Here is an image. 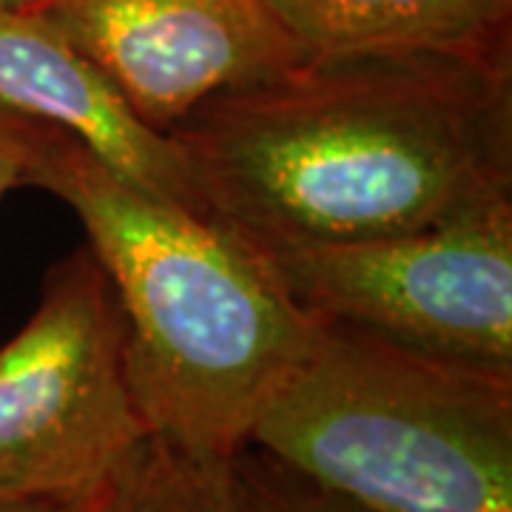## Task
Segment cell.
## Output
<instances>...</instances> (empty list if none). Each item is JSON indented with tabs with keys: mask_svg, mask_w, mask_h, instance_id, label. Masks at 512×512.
<instances>
[{
	"mask_svg": "<svg viewBox=\"0 0 512 512\" xmlns=\"http://www.w3.org/2000/svg\"><path fill=\"white\" fill-rule=\"evenodd\" d=\"M231 470L245 512H379L333 493L251 444L231 458Z\"/></svg>",
	"mask_w": 512,
	"mask_h": 512,
	"instance_id": "30bf717a",
	"label": "cell"
},
{
	"mask_svg": "<svg viewBox=\"0 0 512 512\" xmlns=\"http://www.w3.org/2000/svg\"><path fill=\"white\" fill-rule=\"evenodd\" d=\"M57 134V128L0 109V200L15 188H32L37 165Z\"/></svg>",
	"mask_w": 512,
	"mask_h": 512,
	"instance_id": "8fae6325",
	"label": "cell"
},
{
	"mask_svg": "<svg viewBox=\"0 0 512 512\" xmlns=\"http://www.w3.org/2000/svg\"><path fill=\"white\" fill-rule=\"evenodd\" d=\"M100 507L63 501H0V512H97Z\"/></svg>",
	"mask_w": 512,
	"mask_h": 512,
	"instance_id": "7c38bea8",
	"label": "cell"
},
{
	"mask_svg": "<svg viewBox=\"0 0 512 512\" xmlns=\"http://www.w3.org/2000/svg\"><path fill=\"white\" fill-rule=\"evenodd\" d=\"M0 109L69 134L120 180L205 217L171 137L143 123L109 77L37 12H0Z\"/></svg>",
	"mask_w": 512,
	"mask_h": 512,
	"instance_id": "52a82bcc",
	"label": "cell"
},
{
	"mask_svg": "<svg viewBox=\"0 0 512 512\" xmlns=\"http://www.w3.org/2000/svg\"><path fill=\"white\" fill-rule=\"evenodd\" d=\"M305 57L413 52L512 69V0H265Z\"/></svg>",
	"mask_w": 512,
	"mask_h": 512,
	"instance_id": "ba28073f",
	"label": "cell"
},
{
	"mask_svg": "<svg viewBox=\"0 0 512 512\" xmlns=\"http://www.w3.org/2000/svg\"><path fill=\"white\" fill-rule=\"evenodd\" d=\"M251 447L379 512H512V367L319 319Z\"/></svg>",
	"mask_w": 512,
	"mask_h": 512,
	"instance_id": "3957f363",
	"label": "cell"
},
{
	"mask_svg": "<svg viewBox=\"0 0 512 512\" xmlns=\"http://www.w3.org/2000/svg\"><path fill=\"white\" fill-rule=\"evenodd\" d=\"M205 217L251 248L387 237L512 200V69L313 55L168 131Z\"/></svg>",
	"mask_w": 512,
	"mask_h": 512,
	"instance_id": "6da1fadb",
	"label": "cell"
},
{
	"mask_svg": "<svg viewBox=\"0 0 512 512\" xmlns=\"http://www.w3.org/2000/svg\"><path fill=\"white\" fill-rule=\"evenodd\" d=\"M52 0H0V12H40Z\"/></svg>",
	"mask_w": 512,
	"mask_h": 512,
	"instance_id": "4fadbf2b",
	"label": "cell"
},
{
	"mask_svg": "<svg viewBox=\"0 0 512 512\" xmlns=\"http://www.w3.org/2000/svg\"><path fill=\"white\" fill-rule=\"evenodd\" d=\"M32 188L72 208L109 274L126 322L128 390L148 436L194 456H237L311 350L319 319L237 234L120 180L63 131Z\"/></svg>",
	"mask_w": 512,
	"mask_h": 512,
	"instance_id": "7a4b0ae2",
	"label": "cell"
},
{
	"mask_svg": "<svg viewBox=\"0 0 512 512\" xmlns=\"http://www.w3.org/2000/svg\"><path fill=\"white\" fill-rule=\"evenodd\" d=\"M97 512H245L231 458L185 453L148 436Z\"/></svg>",
	"mask_w": 512,
	"mask_h": 512,
	"instance_id": "9c48e42d",
	"label": "cell"
},
{
	"mask_svg": "<svg viewBox=\"0 0 512 512\" xmlns=\"http://www.w3.org/2000/svg\"><path fill=\"white\" fill-rule=\"evenodd\" d=\"M37 15L163 134L208 97L305 57L265 0H52Z\"/></svg>",
	"mask_w": 512,
	"mask_h": 512,
	"instance_id": "8992f818",
	"label": "cell"
},
{
	"mask_svg": "<svg viewBox=\"0 0 512 512\" xmlns=\"http://www.w3.org/2000/svg\"><path fill=\"white\" fill-rule=\"evenodd\" d=\"M254 251L316 319L444 359L512 367V200L404 234Z\"/></svg>",
	"mask_w": 512,
	"mask_h": 512,
	"instance_id": "5b68a950",
	"label": "cell"
},
{
	"mask_svg": "<svg viewBox=\"0 0 512 512\" xmlns=\"http://www.w3.org/2000/svg\"><path fill=\"white\" fill-rule=\"evenodd\" d=\"M126 322L89 245L57 259L0 348V501L100 507L148 439L128 390Z\"/></svg>",
	"mask_w": 512,
	"mask_h": 512,
	"instance_id": "277c9868",
	"label": "cell"
}]
</instances>
